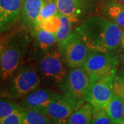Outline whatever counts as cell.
Instances as JSON below:
<instances>
[{
    "label": "cell",
    "instance_id": "obj_9",
    "mask_svg": "<svg viewBox=\"0 0 124 124\" xmlns=\"http://www.w3.org/2000/svg\"><path fill=\"white\" fill-rule=\"evenodd\" d=\"M117 71L112 72L90 85L85 101L94 107L105 108L114 94L113 80Z\"/></svg>",
    "mask_w": 124,
    "mask_h": 124
},
{
    "label": "cell",
    "instance_id": "obj_27",
    "mask_svg": "<svg viewBox=\"0 0 124 124\" xmlns=\"http://www.w3.org/2000/svg\"><path fill=\"white\" fill-rule=\"evenodd\" d=\"M121 63L122 65V68H124V53L121 54Z\"/></svg>",
    "mask_w": 124,
    "mask_h": 124
},
{
    "label": "cell",
    "instance_id": "obj_31",
    "mask_svg": "<svg viewBox=\"0 0 124 124\" xmlns=\"http://www.w3.org/2000/svg\"></svg>",
    "mask_w": 124,
    "mask_h": 124
},
{
    "label": "cell",
    "instance_id": "obj_29",
    "mask_svg": "<svg viewBox=\"0 0 124 124\" xmlns=\"http://www.w3.org/2000/svg\"><path fill=\"white\" fill-rule=\"evenodd\" d=\"M118 1H119L121 4H123L124 5V0H118Z\"/></svg>",
    "mask_w": 124,
    "mask_h": 124
},
{
    "label": "cell",
    "instance_id": "obj_10",
    "mask_svg": "<svg viewBox=\"0 0 124 124\" xmlns=\"http://www.w3.org/2000/svg\"><path fill=\"white\" fill-rule=\"evenodd\" d=\"M85 101H78L63 93H59L45 109V115L52 120L53 124H66L68 116Z\"/></svg>",
    "mask_w": 124,
    "mask_h": 124
},
{
    "label": "cell",
    "instance_id": "obj_20",
    "mask_svg": "<svg viewBox=\"0 0 124 124\" xmlns=\"http://www.w3.org/2000/svg\"><path fill=\"white\" fill-rule=\"evenodd\" d=\"M59 16L61 22V26L59 27V30L57 31V32L54 34L57 43L64 40L70 35L71 32L73 31L72 28H74V26L67 17L60 14L59 13Z\"/></svg>",
    "mask_w": 124,
    "mask_h": 124
},
{
    "label": "cell",
    "instance_id": "obj_8",
    "mask_svg": "<svg viewBox=\"0 0 124 124\" xmlns=\"http://www.w3.org/2000/svg\"><path fill=\"white\" fill-rule=\"evenodd\" d=\"M59 13L69 19L75 28L93 15L97 0H55Z\"/></svg>",
    "mask_w": 124,
    "mask_h": 124
},
{
    "label": "cell",
    "instance_id": "obj_13",
    "mask_svg": "<svg viewBox=\"0 0 124 124\" xmlns=\"http://www.w3.org/2000/svg\"><path fill=\"white\" fill-rule=\"evenodd\" d=\"M32 36V40L28 52L32 59L38 60L41 55L57 47V41L54 33L44 29H39Z\"/></svg>",
    "mask_w": 124,
    "mask_h": 124
},
{
    "label": "cell",
    "instance_id": "obj_5",
    "mask_svg": "<svg viewBox=\"0 0 124 124\" xmlns=\"http://www.w3.org/2000/svg\"><path fill=\"white\" fill-rule=\"evenodd\" d=\"M120 62L119 56L113 52L90 50L83 66L90 78V85L112 72L118 71Z\"/></svg>",
    "mask_w": 124,
    "mask_h": 124
},
{
    "label": "cell",
    "instance_id": "obj_26",
    "mask_svg": "<svg viewBox=\"0 0 124 124\" xmlns=\"http://www.w3.org/2000/svg\"><path fill=\"white\" fill-rule=\"evenodd\" d=\"M119 47L121 50H124V31H123L122 36H121V38Z\"/></svg>",
    "mask_w": 124,
    "mask_h": 124
},
{
    "label": "cell",
    "instance_id": "obj_25",
    "mask_svg": "<svg viewBox=\"0 0 124 124\" xmlns=\"http://www.w3.org/2000/svg\"><path fill=\"white\" fill-rule=\"evenodd\" d=\"M23 109V108H22ZM22 111H16L0 119V124H24Z\"/></svg>",
    "mask_w": 124,
    "mask_h": 124
},
{
    "label": "cell",
    "instance_id": "obj_7",
    "mask_svg": "<svg viewBox=\"0 0 124 124\" xmlns=\"http://www.w3.org/2000/svg\"><path fill=\"white\" fill-rule=\"evenodd\" d=\"M90 81L83 67L71 68L59 88L61 93L66 94L78 101H85L90 87Z\"/></svg>",
    "mask_w": 124,
    "mask_h": 124
},
{
    "label": "cell",
    "instance_id": "obj_15",
    "mask_svg": "<svg viewBox=\"0 0 124 124\" xmlns=\"http://www.w3.org/2000/svg\"><path fill=\"white\" fill-rule=\"evenodd\" d=\"M99 15L124 29V5L118 0H105L99 9Z\"/></svg>",
    "mask_w": 124,
    "mask_h": 124
},
{
    "label": "cell",
    "instance_id": "obj_18",
    "mask_svg": "<svg viewBox=\"0 0 124 124\" xmlns=\"http://www.w3.org/2000/svg\"><path fill=\"white\" fill-rule=\"evenodd\" d=\"M22 114L23 118L24 124H53L52 120L48 116L40 111L23 108Z\"/></svg>",
    "mask_w": 124,
    "mask_h": 124
},
{
    "label": "cell",
    "instance_id": "obj_17",
    "mask_svg": "<svg viewBox=\"0 0 124 124\" xmlns=\"http://www.w3.org/2000/svg\"><path fill=\"white\" fill-rule=\"evenodd\" d=\"M105 109L112 124H119L124 117V100L114 93Z\"/></svg>",
    "mask_w": 124,
    "mask_h": 124
},
{
    "label": "cell",
    "instance_id": "obj_23",
    "mask_svg": "<svg viewBox=\"0 0 124 124\" xmlns=\"http://www.w3.org/2000/svg\"><path fill=\"white\" fill-rule=\"evenodd\" d=\"M90 124H112V122L108 115L105 108H101V107L93 106V116H92Z\"/></svg>",
    "mask_w": 124,
    "mask_h": 124
},
{
    "label": "cell",
    "instance_id": "obj_6",
    "mask_svg": "<svg viewBox=\"0 0 124 124\" xmlns=\"http://www.w3.org/2000/svg\"><path fill=\"white\" fill-rule=\"evenodd\" d=\"M57 48L70 68L84 66L90 52L84 41L74 31L67 38L57 43Z\"/></svg>",
    "mask_w": 124,
    "mask_h": 124
},
{
    "label": "cell",
    "instance_id": "obj_1",
    "mask_svg": "<svg viewBox=\"0 0 124 124\" xmlns=\"http://www.w3.org/2000/svg\"><path fill=\"white\" fill-rule=\"evenodd\" d=\"M123 29L106 18L91 15L75 28L90 50L113 52L120 44Z\"/></svg>",
    "mask_w": 124,
    "mask_h": 124
},
{
    "label": "cell",
    "instance_id": "obj_4",
    "mask_svg": "<svg viewBox=\"0 0 124 124\" xmlns=\"http://www.w3.org/2000/svg\"><path fill=\"white\" fill-rule=\"evenodd\" d=\"M66 66L57 47L46 52L37 60V68L41 82L48 86L59 88L68 73Z\"/></svg>",
    "mask_w": 124,
    "mask_h": 124
},
{
    "label": "cell",
    "instance_id": "obj_30",
    "mask_svg": "<svg viewBox=\"0 0 124 124\" xmlns=\"http://www.w3.org/2000/svg\"><path fill=\"white\" fill-rule=\"evenodd\" d=\"M45 1H50V0H45Z\"/></svg>",
    "mask_w": 124,
    "mask_h": 124
},
{
    "label": "cell",
    "instance_id": "obj_12",
    "mask_svg": "<svg viewBox=\"0 0 124 124\" xmlns=\"http://www.w3.org/2000/svg\"><path fill=\"white\" fill-rule=\"evenodd\" d=\"M58 94L59 93L51 89L38 88L21 98L19 105L25 109H32L44 113L46 107Z\"/></svg>",
    "mask_w": 124,
    "mask_h": 124
},
{
    "label": "cell",
    "instance_id": "obj_28",
    "mask_svg": "<svg viewBox=\"0 0 124 124\" xmlns=\"http://www.w3.org/2000/svg\"><path fill=\"white\" fill-rule=\"evenodd\" d=\"M119 124H124V117L121 120V121L119 122Z\"/></svg>",
    "mask_w": 124,
    "mask_h": 124
},
{
    "label": "cell",
    "instance_id": "obj_24",
    "mask_svg": "<svg viewBox=\"0 0 124 124\" xmlns=\"http://www.w3.org/2000/svg\"><path fill=\"white\" fill-rule=\"evenodd\" d=\"M114 93L124 100V68L118 70L113 80Z\"/></svg>",
    "mask_w": 124,
    "mask_h": 124
},
{
    "label": "cell",
    "instance_id": "obj_22",
    "mask_svg": "<svg viewBox=\"0 0 124 124\" xmlns=\"http://www.w3.org/2000/svg\"><path fill=\"white\" fill-rule=\"evenodd\" d=\"M22 108L13 101L7 99H0V119L16 111H21Z\"/></svg>",
    "mask_w": 124,
    "mask_h": 124
},
{
    "label": "cell",
    "instance_id": "obj_19",
    "mask_svg": "<svg viewBox=\"0 0 124 124\" xmlns=\"http://www.w3.org/2000/svg\"><path fill=\"white\" fill-rule=\"evenodd\" d=\"M58 13H59V10H58L57 5L55 0L46 1L42 8L41 9L39 15L36 21L34 30L31 32V35L35 32L39 25L44 19L50 17H52L53 15H57Z\"/></svg>",
    "mask_w": 124,
    "mask_h": 124
},
{
    "label": "cell",
    "instance_id": "obj_21",
    "mask_svg": "<svg viewBox=\"0 0 124 124\" xmlns=\"http://www.w3.org/2000/svg\"><path fill=\"white\" fill-rule=\"evenodd\" d=\"M60 26H61V22H60L59 13H58L57 15H55L44 19L39 25L36 31H37L39 29H44V30L55 34L57 31L59 30Z\"/></svg>",
    "mask_w": 124,
    "mask_h": 124
},
{
    "label": "cell",
    "instance_id": "obj_2",
    "mask_svg": "<svg viewBox=\"0 0 124 124\" xmlns=\"http://www.w3.org/2000/svg\"><path fill=\"white\" fill-rule=\"evenodd\" d=\"M32 36L20 29L10 34L0 45V80L9 81L22 65L30 48Z\"/></svg>",
    "mask_w": 124,
    "mask_h": 124
},
{
    "label": "cell",
    "instance_id": "obj_16",
    "mask_svg": "<svg viewBox=\"0 0 124 124\" xmlns=\"http://www.w3.org/2000/svg\"><path fill=\"white\" fill-rule=\"evenodd\" d=\"M93 112V106L90 103H83L74 111L66 121L67 124H90Z\"/></svg>",
    "mask_w": 124,
    "mask_h": 124
},
{
    "label": "cell",
    "instance_id": "obj_14",
    "mask_svg": "<svg viewBox=\"0 0 124 124\" xmlns=\"http://www.w3.org/2000/svg\"><path fill=\"white\" fill-rule=\"evenodd\" d=\"M45 1V0H23L19 18L22 28L26 29L31 33L32 32Z\"/></svg>",
    "mask_w": 124,
    "mask_h": 124
},
{
    "label": "cell",
    "instance_id": "obj_3",
    "mask_svg": "<svg viewBox=\"0 0 124 124\" xmlns=\"http://www.w3.org/2000/svg\"><path fill=\"white\" fill-rule=\"evenodd\" d=\"M5 90V97L9 99H21L39 87L41 83L37 65H22L8 81Z\"/></svg>",
    "mask_w": 124,
    "mask_h": 124
},
{
    "label": "cell",
    "instance_id": "obj_11",
    "mask_svg": "<svg viewBox=\"0 0 124 124\" xmlns=\"http://www.w3.org/2000/svg\"><path fill=\"white\" fill-rule=\"evenodd\" d=\"M23 0H0V35L10 31L19 22Z\"/></svg>",
    "mask_w": 124,
    "mask_h": 124
}]
</instances>
